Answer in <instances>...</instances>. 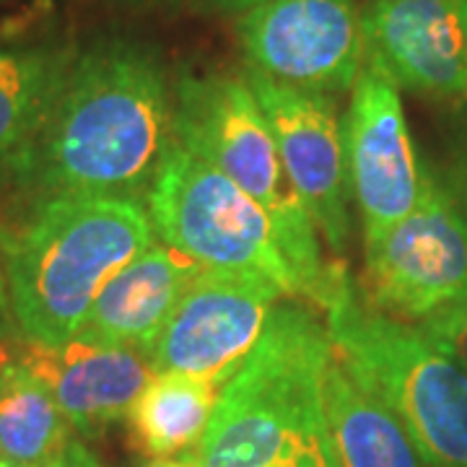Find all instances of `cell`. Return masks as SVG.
Listing matches in <instances>:
<instances>
[{"label": "cell", "instance_id": "cell-14", "mask_svg": "<svg viewBox=\"0 0 467 467\" xmlns=\"http://www.w3.org/2000/svg\"><path fill=\"white\" fill-rule=\"evenodd\" d=\"M202 265L167 244H153L101 288L81 333L130 346L150 358L171 312Z\"/></svg>", "mask_w": 467, "mask_h": 467}, {"label": "cell", "instance_id": "cell-16", "mask_svg": "<svg viewBox=\"0 0 467 467\" xmlns=\"http://www.w3.org/2000/svg\"><path fill=\"white\" fill-rule=\"evenodd\" d=\"M76 52L70 47H0V177L32 149Z\"/></svg>", "mask_w": 467, "mask_h": 467}, {"label": "cell", "instance_id": "cell-19", "mask_svg": "<svg viewBox=\"0 0 467 467\" xmlns=\"http://www.w3.org/2000/svg\"><path fill=\"white\" fill-rule=\"evenodd\" d=\"M416 327L439 353L467 374V296L439 306L429 317L416 322Z\"/></svg>", "mask_w": 467, "mask_h": 467}, {"label": "cell", "instance_id": "cell-9", "mask_svg": "<svg viewBox=\"0 0 467 467\" xmlns=\"http://www.w3.org/2000/svg\"><path fill=\"white\" fill-rule=\"evenodd\" d=\"M236 32L250 70L304 91H350L367 63L353 0H265L242 14Z\"/></svg>", "mask_w": 467, "mask_h": 467}, {"label": "cell", "instance_id": "cell-17", "mask_svg": "<svg viewBox=\"0 0 467 467\" xmlns=\"http://www.w3.org/2000/svg\"><path fill=\"white\" fill-rule=\"evenodd\" d=\"M218 395L221 384L208 379L153 374L125 418L133 447L153 460L195 451L213 418Z\"/></svg>", "mask_w": 467, "mask_h": 467}, {"label": "cell", "instance_id": "cell-18", "mask_svg": "<svg viewBox=\"0 0 467 467\" xmlns=\"http://www.w3.org/2000/svg\"><path fill=\"white\" fill-rule=\"evenodd\" d=\"M73 441L47 384L18 358L0 361V460L47 467Z\"/></svg>", "mask_w": 467, "mask_h": 467}, {"label": "cell", "instance_id": "cell-4", "mask_svg": "<svg viewBox=\"0 0 467 467\" xmlns=\"http://www.w3.org/2000/svg\"><path fill=\"white\" fill-rule=\"evenodd\" d=\"M335 353L392 410L426 467H467V374L416 325L371 309L346 267L322 301Z\"/></svg>", "mask_w": 467, "mask_h": 467}, {"label": "cell", "instance_id": "cell-22", "mask_svg": "<svg viewBox=\"0 0 467 467\" xmlns=\"http://www.w3.org/2000/svg\"><path fill=\"white\" fill-rule=\"evenodd\" d=\"M450 190L451 195H454L457 208L462 211V216H465L467 221V150L465 156L460 159V164H457V171H454V177H451Z\"/></svg>", "mask_w": 467, "mask_h": 467}, {"label": "cell", "instance_id": "cell-21", "mask_svg": "<svg viewBox=\"0 0 467 467\" xmlns=\"http://www.w3.org/2000/svg\"><path fill=\"white\" fill-rule=\"evenodd\" d=\"M47 467H101L99 462H97V457L91 454V451L86 450L81 441H70L66 447V451L52 462V465Z\"/></svg>", "mask_w": 467, "mask_h": 467}, {"label": "cell", "instance_id": "cell-10", "mask_svg": "<svg viewBox=\"0 0 467 467\" xmlns=\"http://www.w3.org/2000/svg\"><path fill=\"white\" fill-rule=\"evenodd\" d=\"M343 149L367 250L416 208L423 182V164L408 130L400 88L371 60L364 63L353 86L343 119Z\"/></svg>", "mask_w": 467, "mask_h": 467}, {"label": "cell", "instance_id": "cell-26", "mask_svg": "<svg viewBox=\"0 0 467 467\" xmlns=\"http://www.w3.org/2000/svg\"><path fill=\"white\" fill-rule=\"evenodd\" d=\"M304 467H340L337 460H327V462H315V465H304Z\"/></svg>", "mask_w": 467, "mask_h": 467}, {"label": "cell", "instance_id": "cell-1", "mask_svg": "<svg viewBox=\"0 0 467 467\" xmlns=\"http://www.w3.org/2000/svg\"><path fill=\"white\" fill-rule=\"evenodd\" d=\"M174 143V94L159 52L99 39L76 52L50 115L11 180L39 201L149 192Z\"/></svg>", "mask_w": 467, "mask_h": 467}, {"label": "cell", "instance_id": "cell-15", "mask_svg": "<svg viewBox=\"0 0 467 467\" xmlns=\"http://www.w3.org/2000/svg\"><path fill=\"white\" fill-rule=\"evenodd\" d=\"M325 418L340 467H420L400 420L358 382L335 353L322 379Z\"/></svg>", "mask_w": 467, "mask_h": 467}, {"label": "cell", "instance_id": "cell-25", "mask_svg": "<svg viewBox=\"0 0 467 467\" xmlns=\"http://www.w3.org/2000/svg\"><path fill=\"white\" fill-rule=\"evenodd\" d=\"M460 16H462V29H465V45H467V0H460Z\"/></svg>", "mask_w": 467, "mask_h": 467}, {"label": "cell", "instance_id": "cell-8", "mask_svg": "<svg viewBox=\"0 0 467 467\" xmlns=\"http://www.w3.org/2000/svg\"><path fill=\"white\" fill-rule=\"evenodd\" d=\"M285 291L250 270L202 267L150 353L153 374L223 384L257 346Z\"/></svg>", "mask_w": 467, "mask_h": 467}, {"label": "cell", "instance_id": "cell-2", "mask_svg": "<svg viewBox=\"0 0 467 467\" xmlns=\"http://www.w3.org/2000/svg\"><path fill=\"white\" fill-rule=\"evenodd\" d=\"M327 325L301 304H275L257 346L221 387L195 450L198 467H304L337 460L322 379Z\"/></svg>", "mask_w": 467, "mask_h": 467}, {"label": "cell", "instance_id": "cell-27", "mask_svg": "<svg viewBox=\"0 0 467 467\" xmlns=\"http://www.w3.org/2000/svg\"><path fill=\"white\" fill-rule=\"evenodd\" d=\"M0 467H29V465H16V462H5V460H0Z\"/></svg>", "mask_w": 467, "mask_h": 467}, {"label": "cell", "instance_id": "cell-7", "mask_svg": "<svg viewBox=\"0 0 467 467\" xmlns=\"http://www.w3.org/2000/svg\"><path fill=\"white\" fill-rule=\"evenodd\" d=\"M361 294L371 309L410 325L467 296V221L431 167L423 164L416 208L367 247Z\"/></svg>", "mask_w": 467, "mask_h": 467}, {"label": "cell", "instance_id": "cell-11", "mask_svg": "<svg viewBox=\"0 0 467 467\" xmlns=\"http://www.w3.org/2000/svg\"><path fill=\"white\" fill-rule=\"evenodd\" d=\"M281 150L288 182L333 252H346L350 236L348 171L343 119L327 94L304 91L244 70Z\"/></svg>", "mask_w": 467, "mask_h": 467}, {"label": "cell", "instance_id": "cell-6", "mask_svg": "<svg viewBox=\"0 0 467 467\" xmlns=\"http://www.w3.org/2000/svg\"><path fill=\"white\" fill-rule=\"evenodd\" d=\"M146 211L156 236L202 267L250 270L296 294L273 221L223 171L171 143L156 171Z\"/></svg>", "mask_w": 467, "mask_h": 467}, {"label": "cell", "instance_id": "cell-24", "mask_svg": "<svg viewBox=\"0 0 467 467\" xmlns=\"http://www.w3.org/2000/svg\"><path fill=\"white\" fill-rule=\"evenodd\" d=\"M221 11H250L254 5H260V3H265V0H213Z\"/></svg>", "mask_w": 467, "mask_h": 467}, {"label": "cell", "instance_id": "cell-23", "mask_svg": "<svg viewBox=\"0 0 467 467\" xmlns=\"http://www.w3.org/2000/svg\"><path fill=\"white\" fill-rule=\"evenodd\" d=\"M146 467H198V460H195V451H187V454H180V457L153 460V462Z\"/></svg>", "mask_w": 467, "mask_h": 467}, {"label": "cell", "instance_id": "cell-20", "mask_svg": "<svg viewBox=\"0 0 467 467\" xmlns=\"http://www.w3.org/2000/svg\"><path fill=\"white\" fill-rule=\"evenodd\" d=\"M14 234L0 223V335L8 333L16 322L11 312V288H8V257H11Z\"/></svg>", "mask_w": 467, "mask_h": 467}, {"label": "cell", "instance_id": "cell-28", "mask_svg": "<svg viewBox=\"0 0 467 467\" xmlns=\"http://www.w3.org/2000/svg\"><path fill=\"white\" fill-rule=\"evenodd\" d=\"M0 361H3V358H0Z\"/></svg>", "mask_w": 467, "mask_h": 467}, {"label": "cell", "instance_id": "cell-13", "mask_svg": "<svg viewBox=\"0 0 467 467\" xmlns=\"http://www.w3.org/2000/svg\"><path fill=\"white\" fill-rule=\"evenodd\" d=\"M16 358L47 384L73 431L97 436L128 418L138 395L153 379L150 358L130 346L78 333L45 346L21 340Z\"/></svg>", "mask_w": 467, "mask_h": 467}, {"label": "cell", "instance_id": "cell-12", "mask_svg": "<svg viewBox=\"0 0 467 467\" xmlns=\"http://www.w3.org/2000/svg\"><path fill=\"white\" fill-rule=\"evenodd\" d=\"M367 60L398 84L434 99L467 97L460 0H371L361 11Z\"/></svg>", "mask_w": 467, "mask_h": 467}, {"label": "cell", "instance_id": "cell-5", "mask_svg": "<svg viewBox=\"0 0 467 467\" xmlns=\"http://www.w3.org/2000/svg\"><path fill=\"white\" fill-rule=\"evenodd\" d=\"M174 143L223 171L260 202L291 267L296 294L322 306L340 263H327L319 232L288 182L273 128L244 76H182L174 86Z\"/></svg>", "mask_w": 467, "mask_h": 467}, {"label": "cell", "instance_id": "cell-3", "mask_svg": "<svg viewBox=\"0 0 467 467\" xmlns=\"http://www.w3.org/2000/svg\"><path fill=\"white\" fill-rule=\"evenodd\" d=\"M156 244L140 198L60 195L36 202L14 234L11 312L26 340L57 346L84 330L101 288Z\"/></svg>", "mask_w": 467, "mask_h": 467}]
</instances>
